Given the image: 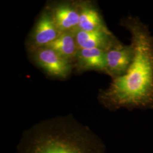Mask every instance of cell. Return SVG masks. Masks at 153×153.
<instances>
[{"mask_svg": "<svg viewBox=\"0 0 153 153\" xmlns=\"http://www.w3.org/2000/svg\"><path fill=\"white\" fill-rule=\"evenodd\" d=\"M46 47L54 49L62 57L73 63L74 62L79 51L74 32L61 33L55 41Z\"/></svg>", "mask_w": 153, "mask_h": 153, "instance_id": "obj_10", "label": "cell"}, {"mask_svg": "<svg viewBox=\"0 0 153 153\" xmlns=\"http://www.w3.org/2000/svg\"><path fill=\"white\" fill-rule=\"evenodd\" d=\"M97 138L71 116L42 121L26 131L17 153H101Z\"/></svg>", "mask_w": 153, "mask_h": 153, "instance_id": "obj_2", "label": "cell"}, {"mask_svg": "<svg viewBox=\"0 0 153 153\" xmlns=\"http://www.w3.org/2000/svg\"><path fill=\"white\" fill-rule=\"evenodd\" d=\"M134 53V48L131 43L125 45L118 40L105 51L104 73L112 79L124 75L131 64Z\"/></svg>", "mask_w": 153, "mask_h": 153, "instance_id": "obj_4", "label": "cell"}, {"mask_svg": "<svg viewBox=\"0 0 153 153\" xmlns=\"http://www.w3.org/2000/svg\"><path fill=\"white\" fill-rule=\"evenodd\" d=\"M120 25L131 33L133 59L124 75L100 91L99 99L110 109L153 108V35L137 16L123 18Z\"/></svg>", "mask_w": 153, "mask_h": 153, "instance_id": "obj_1", "label": "cell"}, {"mask_svg": "<svg viewBox=\"0 0 153 153\" xmlns=\"http://www.w3.org/2000/svg\"><path fill=\"white\" fill-rule=\"evenodd\" d=\"M74 35L79 49L99 48L106 51L119 40L109 29L93 31L77 30Z\"/></svg>", "mask_w": 153, "mask_h": 153, "instance_id": "obj_7", "label": "cell"}, {"mask_svg": "<svg viewBox=\"0 0 153 153\" xmlns=\"http://www.w3.org/2000/svg\"><path fill=\"white\" fill-rule=\"evenodd\" d=\"M48 9L61 33L75 32L78 29L79 9L78 2H60Z\"/></svg>", "mask_w": 153, "mask_h": 153, "instance_id": "obj_6", "label": "cell"}, {"mask_svg": "<svg viewBox=\"0 0 153 153\" xmlns=\"http://www.w3.org/2000/svg\"><path fill=\"white\" fill-rule=\"evenodd\" d=\"M35 63L50 76L65 79L71 73L73 62L54 49L43 47L30 52Z\"/></svg>", "mask_w": 153, "mask_h": 153, "instance_id": "obj_3", "label": "cell"}, {"mask_svg": "<svg viewBox=\"0 0 153 153\" xmlns=\"http://www.w3.org/2000/svg\"><path fill=\"white\" fill-rule=\"evenodd\" d=\"M74 65L78 71H96L105 73V51L99 48L79 49Z\"/></svg>", "mask_w": 153, "mask_h": 153, "instance_id": "obj_8", "label": "cell"}, {"mask_svg": "<svg viewBox=\"0 0 153 153\" xmlns=\"http://www.w3.org/2000/svg\"><path fill=\"white\" fill-rule=\"evenodd\" d=\"M61 33L48 7L42 13L35 25L29 39L28 49L31 52L46 47L55 41Z\"/></svg>", "mask_w": 153, "mask_h": 153, "instance_id": "obj_5", "label": "cell"}, {"mask_svg": "<svg viewBox=\"0 0 153 153\" xmlns=\"http://www.w3.org/2000/svg\"><path fill=\"white\" fill-rule=\"evenodd\" d=\"M79 9V21L78 29L85 31H93L108 29L103 16L92 2H78Z\"/></svg>", "mask_w": 153, "mask_h": 153, "instance_id": "obj_9", "label": "cell"}]
</instances>
